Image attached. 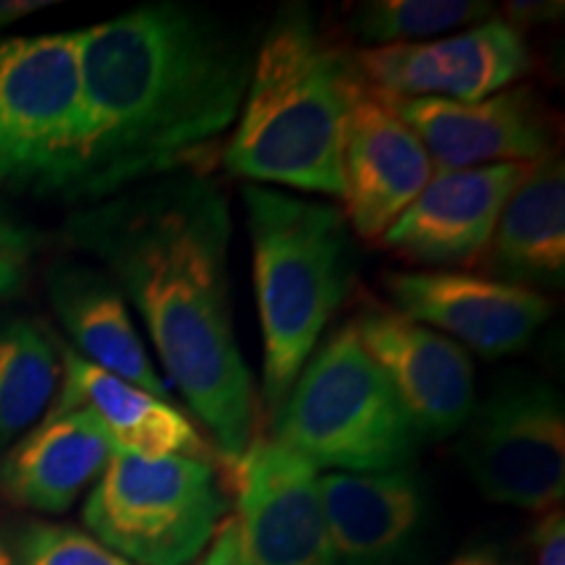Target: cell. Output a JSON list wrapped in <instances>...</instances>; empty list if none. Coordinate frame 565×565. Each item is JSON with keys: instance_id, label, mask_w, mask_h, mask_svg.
I'll return each instance as SVG.
<instances>
[{"instance_id": "17", "label": "cell", "mask_w": 565, "mask_h": 565, "mask_svg": "<svg viewBox=\"0 0 565 565\" xmlns=\"http://www.w3.org/2000/svg\"><path fill=\"white\" fill-rule=\"evenodd\" d=\"M103 424L79 406H53L0 458V498L34 513H66L113 458Z\"/></svg>"}, {"instance_id": "24", "label": "cell", "mask_w": 565, "mask_h": 565, "mask_svg": "<svg viewBox=\"0 0 565 565\" xmlns=\"http://www.w3.org/2000/svg\"><path fill=\"white\" fill-rule=\"evenodd\" d=\"M38 246V233L0 202V296H13L24 288Z\"/></svg>"}, {"instance_id": "23", "label": "cell", "mask_w": 565, "mask_h": 565, "mask_svg": "<svg viewBox=\"0 0 565 565\" xmlns=\"http://www.w3.org/2000/svg\"><path fill=\"white\" fill-rule=\"evenodd\" d=\"M17 550L21 565H134L89 532L47 521H32L21 529Z\"/></svg>"}, {"instance_id": "10", "label": "cell", "mask_w": 565, "mask_h": 565, "mask_svg": "<svg viewBox=\"0 0 565 565\" xmlns=\"http://www.w3.org/2000/svg\"><path fill=\"white\" fill-rule=\"evenodd\" d=\"M370 87L387 97L479 103L511 89L532 71L524 34L508 19H490L429 42L353 51Z\"/></svg>"}, {"instance_id": "6", "label": "cell", "mask_w": 565, "mask_h": 565, "mask_svg": "<svg viewBox=\"0 0 565 565\" xmlns=\"http://www.w3.org/2000/svg\"><path fill=\"white\" fill-rule=\"evenodd\" d=\"M231 513V466L183 456L113 454L82 521L134 565H192Z\"/></svg>"}, {"instance_id": "22", "label": "cell", "mask_w": 565, "mask_h": 565, "mask_svg": "<svg viewBox=\"0 0 565 565\" xmlns=\"http://www.w3.org/2000/svg\"><path fill=\"white\" fill-rule=\"evenodd\" d=\"M494 19L479 0H370L351 13L349 30L364 45L385 47L429 42Z\"/></svg>"}, {"instance_id": "9", "label": "cell", "mask_w": 565, "mask_h": 565, "mask_svg": "<svg viewBox=\"0 0 565 565\" xmlns=\"http://www.w3.org/2000/svg\"><path fill=\"white\" fill-rule=\"evenodd\" d=\"M252 565H338L320 475L273 433H254L231 466Z\"/></svg>"}, {"instance_id": "25", "label": "cell", "mask_w": 565, "mask_h": 565, "mask_svg": "<svg viewBox=\"0 0 565 565\" xmlns=\"http://www.w3.org/2000/svg\"><path fill=\"white\" fill-rule=\"evenodd\" d=\"M192 565H252L242 521H238L236 513H228L217 524L207 547L202 550V555Z\"/></svg>"}, {"instance_id": "30", "label": "cell", "mask_w": 565, "mask_h": 565, "mask_svg": "<svg viewBox=\"0 0 565 565\" xmlns=\"http://www.w3.org/2000/svg\"><path fill=\"white\" fill-rule=\"evenodd\" d=\"M0 565H21L17 545H11L3 536V532H0Z\"/></svg>"}, {"instance_id": "15", "label": "cell", "mask_w": 565, "mask_h": 565, "mask_svg": "<svg viewBox=\"0 0 565 565\" xmlns=\"http://www.w3.org/2000/svg\"><path fill=\"white\" fill-rule=\"evenodd\" d=\"M341 168V212L364 242L383 236L435 175L422 139L391 97L370 84L359 92L345 124Z\"/></svg>"}, {"instance_id": "7", "label": "cell", "mask_w": 565, "mask_h": 565, "mask_svg": "<svg viewBox=\"0 0 565 565\" xmlns=\"http://www.w3.org/2000/svg\"><path fill=\"white\" fill-rule=\"evenodd\" d=\"M79 145L76 32L0 38V189L71 200Z\"/></svg>"}, {"instance_id": "12", "label": "cell", "mask_w": 565, "mask_h": 565, "mask_svg": "<svg viewBox=\"0 0 565 565\" xmlns=\"http://www.w3.org/2000/svg\"><path fill=\"white\" fill-rule=\"evenodd\" d=\"M383 286L395 312L484 359L526 349L553 309L542 291L456 270H393Z\"/></svg>"}, {"instance_id": "3", "label": "cell", "mask_w": 565, "mask_h": 565, "mask_svg": "<svg viewBox=\"0 0 565 565\" xmlns=\"http://www.w3.org/2000/svg\"><path fill=\"white\" fill-rule=\"evenodd\" d=\"M364 87L353 51L322 32L307 6H282L252 58L225 168L252 186L341 200L345 124Z\"/></svg>"}, {"instance_id": "2", "label": "cell", "mask_w": 565, "mask_h": 565, "mask_svg": "<svg viewBox=\"0 0 565 565\" xmlns=\"http://www.w3.org/2000/svg\"><path fill=\"white\" fill-rule=\"evenodd\" d=\"M79 38L82 145L71 200L103 202L175 173H202L236 124L254 53L194 6L160 0Z\"/></svg>"}, {"instance_id": "27", "label": "cell", "mask_w": 565, "mask_h": 565, "mask_svg": "<svg viewBox=\"0 0 565 565\" xmlns=\"http://www.w3.org/2000/svg\"><path fill=\"white\" fill-rule=\"evenodd\" d=\"M448 565H524V561L498 542H475L463 547Z\"/></svg>"}, {"instance_id": "18", "label": "cell", "mask_w": 565, "mask_h": 565, "mask_svg": "<svg viewBox=\"0 0 565 565\" xmlns=\"http://www.w3.org/2000/svg\"><path fill=\"white\" fill-rule=\"evenodd\" d=\"M63 387L53 406H79L103 424L116 454L183 456L225 463L212 440L171 401L141 391L58 343Z\"/></svg>"}, {"instance_id": "4", "label": "cell", "mask_w": 565, "mask_h": 565, "mask_svg": "<svg viewBox=\"0 0 565 565\" xmlns=\"http://www.w3.org/2000/svg\"><path fill=\"white\" fill-rule=\"evenodd\" d=\"M254 294L265 338L263 404L275 422L351 291L353 244L335 204L244 186Z\"/></svg>"}, {"instance_id": "13", "label": "cell", "mask_w": 565, "mask_h": 565, "mask_svg": "<svg viewBox=\"0 0 565 565\" xmlns=\"http://www.w3.org/2000/svg\"><path fill=\"white\" fill-rule=\"evenodd\" d=\"M433 160L435 173L542 162L555 154V126L532 87H511L479 103L391 97Z\"/></svg>"}, {"instance_id": "21", "label": "cell", "mask_w": 565, "mask_h": 565, "mask_svg": "<svg viewBox=\"0 0 565 565\" xmlns=\"http://www.w3.org/2000/svg\"><path fill=\"white\" fill-rule=\"evenodd\" d=\"M58 377V341L26 317L0 315V450L47 414Z\"/></svg>"}, {"instance_id": "29", "label": "cell", "mask_w": 565, "mask_h": 565, "mask_svg": "<svg viewBox=\"0 0 565 565\" xmlns=\"http://www.w3.org/2000/svg\"><path fill=\"white\" fill-rule=\"evenodd\" d=\"M47 0H0V30L17 24L19 19L32 17L34 11L47 9Z\"/></svg>"}, {"instance_id": "5", "label": "cell", "mask_w": 565, "mask_h": 565, "mask_svg": "<svg viewBox=\"0 0 565 565\" xmlns=\"http://www.w3.org/2000/svg\"><path fill=\"white\" fill-rule=\"evenodd\" d=\"M273 435L317 471L406 469L419 450L404 404L351 322L315 349L273 422Z\"/></svg>"}, {"instance_id": "16", "label": "cell", "mask_w": 565, "mask_h": 565, "mask_svg": "<svg viewBox=\"0 0 565 565\" xmlns=\"http://www.w3.org/2000/svg\"><path fill=\"white\" fill-rule=\"evenodd\" d=\"M320 492L338 565H424L429 498L412 466L330 471L320 477Z\"/></svg>"}, {"instance_id": "20", "label": "cell", "mask_w": 565, "mask_h": 565, "mask_svg": "<svg viewBox=\"0 0 565 565\" xmlns=\"http://www.w3.org/2000/svg\"><path fill=\"white\" fill-rule=\"evenodd\" d=\"M484 278L540 288H563L565 280V171L547 158L508 200L492 242L479 259Z\"/></svg>"}, {"instance_id": "14", "label": "cell", "mask_w": 565, "mask_h": 565, "mask_svg": "<svg viewBox=\"0 0 565 565\" xmlns=\"http://www.w3.org/2000/svg\"><path fill=\"white\" fill-rule=\"evenodd\" d=\"M534 166L503 162L435 173L404 215L380 236V242L387 252L412 265L437 270L477 267L492 242L508 200Z\"/></svg>"}, {"instance_id": "26", "label": "cell", "mask_w": 565, "mask_h": 565, "mask_svg": "<svg viewBox=\"0 0 565 565\" xmlns=\"http://www.w3.org/2000/svg\"><path fill=\"white\" fill-rule=\"evenodd\" d=\"M536 565H565V519L563 511H550L534 529Z\"/></svg>"}, {"instance_id": "11", "label": "cell", "mask_w": 565, "mask_h": 565, "mask_svg": "<svg viewBox=\"0 0 565 565\" xmlns=\"http://www.w3.org/2000/svg\"><path fill=\"white\" fill-rule=\"evenodd\" d=\"M351 328L404 404L419 440L461 433L475 408V366L461 345L372 296Z\"/></svg>"}, {"instance_id": "1", "label": "cell", "mask_w": 565, "mask_h": 565, "mask_svg": "<svg viewBox=\"0 0 565 565\" xmlns=\"http://www.w3.org/2000/svg\"><path fill=\"white\" fill-rule=\"evenodd\" d=\"M74 242L95 254L212 445L233 466L259 422L231 301V207L204 173H175L121 192L74 217Z\"/></svg>"}, {"instance_id": "19", "label": "cell", "mask_w": 565, "mask_h": 565, "mask_svg": "<svg viewBox=\"0 0 565 565\" xmlns=\"http://www.w3.org/2000/svg\"><path fill=\"white\" fill-rule=\"evenodd\" d=\"M47 296L84 362L171 401L168 380L147 353L126 307L129 301L108 273L82 263H55L47 273Z\"/></svg>"}, {"instance_id": "28", "label": "cell", "mask_w": 565, "mask_h": 565, "mask_svg": "<svg viewBox=\"0 0 565 565\" xmlns=\"http://www.w3.org/2000/svg\"><path fill=\"white\" fill-rule=\"evenodd\" d=\"M505 9L508 17H511L508 24H513L521 32V26L536 24V21H553L555 17H561L563 3H508Z\"/></svg>"}, {"instance_id": "8", "label": "cell", "mask_w": 565, "mask_h": 565, "mask_svg": "<svg viewBox=\"0 0 565 565\" xmlns=\"http://www.w3.org/2000/svg\"><path fill=\"white\" fill-rule=\"evenodd\" d=\"M458 456L479 492L532 513L557 511L565 494V406L545 380L500 383L463 424Z\"/></svg>"}]
</instances>
